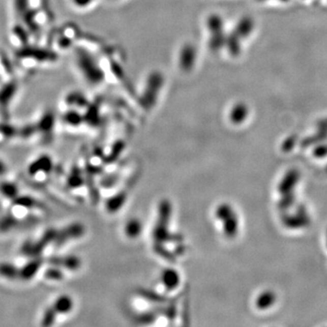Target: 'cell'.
I'll use <instances>...</instances> for the list:
<instances>
[{
  "instance_id": "obj_14",
  "label": "cell",
  "mask_w": 327,
  "mask_h": 327,
  "mask_svg": "<svg viewBox=\"0 0 327 327\" xmlns=\"http://www.w3.org/2000/svg\"><path fill=\"white\" fill-rule=\"evenodd\" d=\"M85 182V179L83 176L80 168L77 166H73L72 169L67 177L68 187L69 188L76 189V188L82 187Z\"/></svg>"
},
{
  "instance_id": "obj_29",
  "label": "cell",
  "mask_w": 327,
  "mask_h": 327,
  "mask_svg": "<svg viewBox=\"0 0 327 327\" xmlns=\"http://www.w3.org/2000/svg\"><path fill=\"white\" fill-rule=\"evenodd\" d=\"M8 173H9L8 163L5 161L3 158L0 157V179H4Z\"/></svg>"
},
{
  "instance_id": "obj_7",
  "label": "cell",
  "mask_w": 327,
  "mask_h": 327,
  "mask_svg": "<svg viewBox=\"0 0 327 327\" xmlns=\"http://www.w3.org/2000/svg\"><path fill=\"white\" fill-rule=\"evenodd\" d=\"M161 282L167 291H174L181 282L179 273L173 268H166L161 274Z\"/></svg>"
},
{
  "instance_id": "obj_20",
  "label": "cell",
  "mask_w": 327,
  "mask_h": 327,
  "mask_svg": "<svg viewBox=\"0 0 327 327\" xmlns=\"http://www.w3.org/2000/svg\"><path fill=\"white\" fill-rule=\"evenodd\" d=\"M154 251L157 255L161 256L162 258L164 259L168 260L172 263L175 262L176 260V255L175 254L171 253L170 251L167 250L164 247V244H160V243H155L154 244Z\"/></svg>"
},
{
  "instance_id": "obj_31",
  "label": "cell",
  "mask_w": 327,
  "mask_h": 327,
  "mask_svg": "<svg viewBox=\"0 0 327 327\" xmlns=\"http://www.w3.org/2000/svg\"><path fill=\"white\" fill-rule=\"evenodd\" d=\"M293 144H294V140L293 138H290L288 140L285 141V143L283 144V150L285 152H288L289 150L293 148Z\"/></svg>"
},
{
  "instance_id": "obj_5",
  "label": "cell",
  "mask_w": 327,
  "mask_h": 327,
  "mask_svg": "<svg viewBox=\"0 0 327 327\" xmlns=\"http://www.w3.org/2000/svg\"><path fill=\"white\" fill-rule=\"evenodd\" d=\"M43 263L44 260L39 256L34 257L25 263L23 266L19 267V280L25 282L32 280L42 267Z\"/></svg>"
},
{
  "instance_id": "obj_6",
  "label": "cell",
  "mask_w": 327,
  "mask_h": 327,
  "mask_svg": "<svg viewBox=\"0 0 327 327\" xmlns=\"http://www.w3.org/2000/svg\"><path fill=\"white\" fill-rule=\"evenodd\" d=\"M47 263L51 265H55L58 267L67 268L70 271H76L81 266V261L77 256L68 255V256H54L48 259Z\"/></svg>"
},
{
  "instance_id": "obj_28",
  "label": "cell",
  "mask_w": 327,
  "mask_h": 327,
  "mask_svg": "<svg viewBox=\"0 0 327 327\" xmlns=\"http://www.w3.org/2000/svg\"><path fill=\"white\" fill-rule=\"evenodd\" d=\"M117 179H118L117 176L115 174H113V175L107 176V177H105L103 180H101V185L104 187H113L117 182Z\"/></svg>"
},
{
  "instance_id": "obj_26",
  "label": "cell",
  "mask_w": 327,
  "mask_h": 327,
  "mask_svg": "<svg viewBox=\"0 0 327 327\" xmlns=\"http://www.w3.org/2000/svg\"><path fill=\"white\" fill-rule=\"evenodd\" d=\"M123 150V144H116V146H115L114 148L112 149L111 153L107 156V157L104 158V163L105 164H112L114 162L116 161V159L118 158L120 154L122 152Z\"/></svg>"
},
{
  "instance_id": "obj_32",
  "label": "cell",
  "mask_w": 327,
  "mask_h": 327,
  "mask_svg": "<svg viewBox=\"0 0 327 327\" xmlns=\"http://www.w3.org/2000/svg\"><path fill=\"white\" fill-rule=\"evenodd\" d=\"M326 170H327V168H326Z\"/></svg>"
},
{
  "instance_id": "obj_9",
  "label": "cell",
  "mask_w": 327,
  "mask_h": 327,
  "mask_svg": "<svg viewBox=\"0 0 327 327\" xmlns=\"http://www.w3.org/2000/svg\"><path fill=\"white\" fill-rule=\"evenodd\" d=\"M284 225L292 229L306 227L310 225L311 220L307 214H300L298 213L294 216H285L283 217Z\"/></svg>"
},
{
  "instance_id": "obj_3",
  "label": "cell",
  "mask_w": 327,
  "mask_h": 327,
  "mask_svg": "<svg viewBox=\"0 0 327 327\" xmlns=\"http://www.w3.org/2000/svg\"><path fill=\"white\" fill-rule=\"evenodd\" d=\"M85 227L84 225H81L79 223L69 225L63 229L58 230L57 235L55 238V246H62L65 243L68 242L70 239H76L79 238L85 234Z\"/></svg>"
},
{
  "instance_id": "obj_21",
  "label": "cell",
  "mask_w": 327,
  "mask_h": 327,
  "mask_svg": "<svg viewBox=\"0 0 327 327\" xmlns=\"http://www.w3.org/2000/svg\"><path fill=\"white\" fill-rule=\"evenodd\" d=\"M56 316H57V313L53 308V306H49L43 314L41 325L45 327L51 326L55 323Z\"/></svg>"
},
{
  "instance_id": "obj_19",
  "label": "cell",
  "mask_w": 327,
  "mask_h": 327,
  "mask_svg": "<svg viewBox=\"0 0 327 327\" xmlns=\"http://www.w3.org/2000/svg\"><path fill=\"white\" fill-rule=\"evenodd\" d=\"M275 301H276V294L273 293L272 291H265L263 293H261L257 298L256 306L259 309H266L272 306Z\"/></svg>"
},
{
  "instance_id": "obj_30",
  "label": "cell",
  "mask_w": 327,
  "mask_h": 327,
  "mask_svg": "<svg viewBox=\"0 0 327 327\" xmlns=\"http://www.w3.org/2000/svg\"><path fill=\"white\" fill-rule=\"evenodd\" d=\"M314 157H323L327 156V145H320L314 149Z\"/></svg>"
},
{
  "instance_id": "obj_8",
  "label": "cell",
  "mask_w": 327,
  "mask_h": 327,
  "mask_svg": "<svg viewBox=\"0 0 327 327\" xmlns=\"http://www.w3.org/2000/svg\"><path fill=\"white\" fill-rule=\"evenodd\" d=\"M299 177L300 174L296 169L288 171L278 186V190L281 194L285 195L293 192V187L298 184Z\"/></svg>"
},
{
  "instance_id": "obj_10",
  "label": "cell",
  "mask_w": 327,
  "mask_h": 327,
  "mask_svg": "<svg viewBox=\"0 0 327 327\" xmlns=\"http://www.w3.org/2000/svg\"><path fill=\"white\" fill-rule=\"evenodd\" d=\"M0 194L1 196H4L6 199H9L12 202L17 196H20L19 187L13 181L3 179L0 181Z\"/></svg>"
},
{
  "instance_id": "obj_13",
  "label": "cell",
  "mask_w": 327,
  "mask_h": 327,
  "mask_svg": "<svg viewBox=\"0 0 327 327\" xmlns=\"http://www.w3.org/2000/svg\"><path fill=\"white\" fill-rule=\"evenodd\" d=\"M128 198V193L123 190L117 193L115 196H112L106 202V209L107 212L113 213L118 212L119 209L123 206Z\"/></svg>"
},
{
  "instance_id": "obj_25",
  "label": "cell",
  "mask_w": 327,
  "mask_h": 327,
  "mask_svg": "<svg viewBox=\"0 0 327 327\" xmlns=\"http://www.w3.org/2000/svg\"><path fill=\"white\" fill-rule=\"evenodd\" d=\"M294 200H295V197H294V194L293 192L283 195L282 198L278 202V209L280 210H284V211L286 209H290L294 203Z\"/></svg>"
},
{
  "instance_id": "obj_27",
  "label": "cell",
  "mask_w": 327,
  "mask_h": 327,
  "mask_svg": "<svg viewBox=\"0 0 327 327\" xmlns=\"http://www.w3.org/2000/svg\"><path fill=\"white\" fill-rule=\"evenodd\" d=\"M95 0H70L74 7L77 9H85L90 8L91 5L93 4Z\"/></svg>"
},
{
  "instance_id": "obj_16",
  "label": "cell",
  "mask_w": 327,
  "mask_h": 327,
  "mask_svg": "<svg viewBox=\"0 0 327 327\" xmlns=\"http://www.w3.org/2000/svg\"><path fill=\"white\" fill-rule=\"evenodd\" d=\"M224 232L227 237L233 238L237 234L238 232V220L237 217L234 213L232 216L227 217L224 221Z\"/></svg>"
},
{
  "instance_id": "obj_23",
  "label": "cell",
  "mask_w": 327,
  "mask_h": 327,
  "mask_svg": "<svg viewBox=\"0 0 327 327\" xmlns=\"http://www.w3.org/2000/svg\"><path fill=\"white\" fill-rule=\"evenodd\" d=\"M234 213V210L231 207L230 204H222L216 210V217H217V219L224 221L227 217L232 216Z\"/></svg>"
},
{
  "instance_id": "obj_17",
  "label": "cell",
  "mask_w": 327,
  "mask_h": 327,
  "mask_svg": "<svg viewBox=\"0 0 327 327\" xmlns=\"http://www.w3.org/2000/svg\"><path fill=\"white\" fill-rule=\"evenodd\" d=\"M136 293L144 299H146V300H148L150 302H153V303L164 304V303H166V302L168 301V299L166 296L162 295L160 293H156V292H154L152 290H149V289H137Z\"/></svg>"
},
{
  "instance_id": "obj_2",
  "label": "cell",
  "mask_w": 327,
  "mask_h": 327,
  "mask_svg": "<svg viewBox=\"0 0 327 327\" xmlns=\"http://www.w3.org/2000/svg\"><path fill=\"white\" fill-rule=\"evenodd\" d=\"M53 159L47 154L39 156L27 166V174L31 177H35L39 174H49L53 170Z\"/></svg>"
},
{
  "instance_id": "obj_22",
  "label": "cell",
  "mask_w": 327,
  "mask_h": 327,
  "mask_svg": "<svg viewBox=\"0 0 327 327\" xmlns=\"http://www.w3.org/2000/svg\"><path fill=\"white\" fill-rule=\"evenodd\" d=\"M45 277L51 281H61L64 278V274L62 270L58 266L51 265V267L48 268L45 272Z\"/></svg>"
},
{
  "instance_id": "obj_4",
  "label": "cell",
  "mask_w": 327,
  "mask_h": 327,
  "mask_svg": "<svg viewBox=\"0 0 327 327\" xmlns=\"http://www.w3.org/2000/svg\"><path fill=\"white\" fill-rule=\"evenodd\" d=\"M196 50L191 44H187L181 47L179 55V68L184 72L191 71L196 64Z\"/></svg>"
},
{
  "instance_id": "obj_15",
  "label": "cell",
  "mask_w": 327,
  "mask_h": 327,
  "mask_svg": "<svg viewBox=\"0 0 327 327\" xmlns=\"http://www.w3.org/2000/svg\"><path fill=\"white\" fill-rule=\"evenodd\" d=\"M142 230H143V225L140 220L137 218H132L125 226V233L128 237L131 239H136L138 236H140Z\"/></svg>"
},
{
  "instance_id": "obj_1",
  "label": "cell",
  "mask_w": 327,
  "mask_h": 327,
  "mask_svg": "<svg viewBox=\"0 0 327 327\" xmlns=\"http://www.w3.org/2000/svg\"><path fill=\"white\" fill-rule=\"evenodd\" d=\"M172 215V204L167 199L162 200L158 205V216L157 221L153 230V238L155 243H183L184 236L182 234L171 233L168 226L170 223Z\"/></svg>"
},
{
  "instance_id": "obj_11",
  "label": "cell",
  "mask_w": 327,
  "mask_h": 327,
  "mask_svg": "<svg viewBox=\"0 0 327 327\" xmlns=\"http://www.w3.org/2000/svg\"><path fill=\"white\" fill-rule=\"evenodd\" d=\"M0 277L5 280H19V267L9 261L0 262Z\"/></svg>"
},
{
  "instance_id": "obj_24",
  "label": "cell",
  "mask_w": 327,
  "mask_h": 327,
  "mask_svg": "<svg viewBox=\"0 0 327 327\" xmlns=\"http://www.w3.org/2000/svg\"><path fill=\"white\" fill-rule=\"evenodd\" d=\"M156 319H157V313L154 311L144 313V314H136V316L134 317V320L136 321V323H141V324L152 323L156 321Z\"/></svg>"
},
{
  "instance_id": "obj_18",
  "label": "cell",
  "mask_w": 327,
  "mask_h": 327,
  "mask_svg": "<svg viewBox=\"0 0 327 327\" xmlns=\"http://www.w3.org/2000/svg\"><path fill=\"white\" fill-rule=\"evenodd\" d=\"M247 108L243 104L235 105L230 112V120L234 124L242 123L247 118Z\"/></svg>"
},
{
  "instance_id": "obj_12",
  "label": "cell",
  "mask_w": 327,
  "mask_h": 327,
  "mask_svg": "<svg viewBox=\"0 0 327 327\" xmlns=\"http://www.w3.org/2000/svg\"><path fill=\"white\" fill-rule=\"evenodd\" d=\"M52 306L57 314H68L74 307V302L68 294H62L55 299Z\"/></svg>"
}]
</instances>
